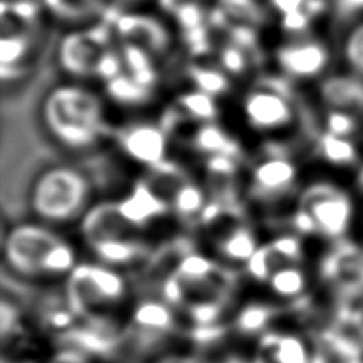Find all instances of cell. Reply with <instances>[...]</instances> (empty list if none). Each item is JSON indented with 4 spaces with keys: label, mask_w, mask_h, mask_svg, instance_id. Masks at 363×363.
I'll use <instances>...</instances> for the list:
<instances>
[{
    "label": "cell",
    "mask_w": 363,
    "mask_h": 363,
    "mask_svg": "<svg viewBox=\"0 0 363 363\" xmlns=\"http://www.w3.org/2000/svg\"><path fill=\"white\" fill-rule=\"evenodd\" d=\"M91 196L93 185L85 172L70 164H51L32 180L28 204L38 223L62 226L83 220Z\"/></svg>",
    "instance_id": "obj_2"
},
{
    "label": "cell",
    "mask_w": 363,
    "mask_h": 363,
    "mask_svg": "<svg viewBox=\"0 0 363 363\" xmlns=\"http://www.w3.org/2000/svg\"><path fill=\"white\" fill-rule=\"evenodd\" d=\"M94 255L99 258L102 264L107 267H126L135 262H140L147 257V247L140 241H135L131 236L110 239V241L97 242L89 245Z\"/></svg>",
    "instance_id": "obj_16"
},
{
    "label": "cell",
    "mask_w": 363,
    "mask_h": 363,
    "mask_svg": "<svg viewBox=\"0 0 363 363\" xmlns=\"http://www.w3.org/2000/svg\"><path fill=\"white\" fill-rule=\"evenodd\" d=\"M309 2L311 0H268L269 6H272L282 18L298 11H308Z\"/></svg>",
    "instance_id": "obj_30"
},
{
    "label": "cell",
    "mask_w": 363,
    "mask_h": 363,
    "mask_svg": "<svg viewBox=\"0 0 363 363\" xmlns=\"http://www.w3.org/2000/svg\"><path fill=\"white\" fill-rule=\"evenodd\" d=\"M320 158L333 166H349L357 160V148L349 138H341L330 133H322L317 140Z\"/></svg>",
    "instance_id": "obj_20"
},
{
    "label": "cell",
    "mask_w": 363,
    "mask_h": 363,
    "mask_svg": "<svg viewBox=\"0 0 363 363\" xmlns=\"http://www.w3.org/2000/svg\"><path fill=\"white\" fill-rule=\"evenodd\" d=\"M342 57L351 72L363 79V21L355 24L342 40Z\"/></svg>",
    "instance_id": "obj_26"
},
{
    "label": "cell",
    "mask_w": 363,
    "mask_h": 363,
    "mask_svg": "<svg viewBox=\"0 0 363 363\" xmlns=\"http://www.w3.org/2000/svg\"><path fill=\"white\" fill-rule=\"evenodd\" d=\"M354 206L346 191L332 184H314L306 188L294 213V226L301 235H319L338 239L352 222Z\"/></svg>",
    "instance_id": "obj_5"
},
{
    "label": "cell",
    "mask_w": 363,
    "mask_h": 363,
    "mask_svg": "<svg viewBox=\"0 0 363 363\" xmlns=\"http://www.w3.org/2000/svg\"><path fill=\"white\" fill-rule=\"evenodd\" d=\"M177 107L185 112L188 118L199 121H211L217 116V107L213 102V96L203 93V91H190L179 97Z\"/></svg>",
    "instance_id": "obj_22"
},
{
    "label": "cell",
    "mask_w": 363,
    "mask_h": 363,
    "mask_svg": "<svg viewBox=\"0 0 363 363\" xmlns=\"http://www.w3.org/2000/svg\"><path fill=\"white\" fill-rule=\"evenodd\" d=\"M319 94L328 110L363 113V79L355 74L333 75L320 83Z\"/></svg>",
    "instance_id": "obj_12"
},
{
    "label": "cell",
    "mask_w": 363,
    "mask_h": 363,
    "mask_svg": "<svg viewBox=\"0 0 363 363\" xmlns=\"http://www.w3.org/2000/svg\"><path fill=\"white\" fill-rule=\"evenodd\" d=\"M62 238L43 223H18L4 238V263L19 281L50 279L51 258Z\"/></svg>",
    "instance_id": "obj_3"
},
{
    "label": "cell",
    "mask_w": 363,
    "mask_h": 363,
    "mask_svg": "<svg viewBox=\"0 0 363 363\" xmlns=\"http://www.w3.org/2000/svg\"><path fill=\"white\" fill-rule=\"evenodd\" d=\"M107 91L116 102L123 104H142L150 94V88L134 80L131 75H120L107 82Z\"/></svg>",
    "instance_id": "obj_23"
},
{
    "label": "cell",
    "mask_w": 363,
    "mask_h": 363,
    "mask_svg": "<svg viewBox=\"0 0 363 363\" xmlns=\"http://www.w3.org/2000/svg\"><path fill=\"white\" fill-rule=\"evenodd\" d=\"M252 193L263 201L279 199L294 188L296 166L282 155H269L252 171Z\"/></svg>",
    "instance_id": "obj_10"
},
{
    "label": "cell",
    "mask_w": 363,
    "mask_h": 363,
    "mask_svg": "<svg viewBox=\"0 0 363 363\" xmlns=\"http://www.w3.org/2000/svg\"><path fill=\"white\" fill-rule=\"evenodd\" d=\"M242 113L255 133H279L295 121V104L287 86L276 82L260 83L242 101Z\"/></svg>",
    "instance_id": "obj_6"
},
{
    "label": "cell",
    "mask_w": 363,
    "mask_h": 363,
    "mask_svg": "<svg viewBox=\"0 0 363 363\" xmlns=\"http://www.w3.org/2000/svg\"><path fill=\"white\" fill-rule=\"evenodd\" d=\"M279 69L295 80H311L319 77L330 62L327 45L313 38H295L276 51Z\"/></svg>",
    "instance_id": "obj_8"
},
{
    "label": "cell",
    "mask_w": 363,
    "mask_h": 363,
    "mask_svg": "<svg viewBox=\"0 0 363 363\" xmlns=\"http://www.w3.org/2000/svg\"><path fill=\"white\" fill-rule=\"evenodd\" d=\"M360 182H362V185H363V171H362V176H360Z\"/></svg>",
    "instance_id": "obj_35"
},
{
    "label": "cell",
    "mask_w": 363,
    "mask_h": 363,
    "mask_svg": "<svg viewBox=\"0 0 363 363\" xmlns=\"http://www.w3.org/2000/svg\"><path fill=\"white\" fill-rule=\"evenodd\" d=\"M2 363H30V362H6V360H4Z\"/></svg>",
    "instance_id": "obj_34"
},
{
    "label": "cell",
    "mask_w": 363,
    "mask_h": 363,
    "mask_svg": "<svg viewBox=\"0 0 363 363\" xmlns=\"http://www.w3.org/2000/svg\"><path fill=\"white\" fill-rule=\"evenodd\" d=\"M174 308L163 300L157 298H145L133 311V328L142 333L169 338L176 332V315Z\"/></svg>",
    "instance_id": "obj_14"
},
{
    "label": "cell",
    "mask_w": 363,
    "mask_h": 363,
    "mask_svg": "<svg viewBox=\"0 0 363 363\" xmlns=\"http://www.w3.org/2000/svg\"><path fill=\"white\" fill-rule=\"evenodd\" d=\"M220 57H222L223 69L228 70V72L239 74L245 69V55L242 48L236 43L225 47Z\"/></svg>",
    "instance_id": "obj_29"
},
{
    "label": "cell",
    "mask_w": 363,
    "mask_h": 363,
    "mask_svg": "<svg viewBox=\"0 0 363 363\" xmlns=\"http://www.w3.org/2000/svg\"><path fill=\"white\" fill-rule=\"evenodd\" d=\"M116 204L121 216L134 230L142 228L155 218L164 216L167 211L166 199L147 184H139L125 199Z\"/></svg>",
    "instance_id": "obj_13"
},
{
    "label": "cell",
    "mask_w": 363,
    "mask_h": 363,
    "mask_svg": "<svg viewBox=\"0 0 363 363\" xmlns=\"http://www.w3.org/2000/svg\"><path fill=\"white\" fill-rule=\"evenodd\" d=\"M193 145L209 157H217V155H235V145L231 144L228 135L216 125H206L193 138Z\"/></svg>",
    "instance_id": "obj_21"
},
{
    "label": "cell",
    "mask_w": 363,
    "mask_h": 363,
    "mask_svg": "<svg viewBox=\"0 0 363 363\" xmlns=\"http://www.w3.org/2000/svg\"><path fill=\"white\" fill-rule=\"evenodd\" d=\"M258 349L260 359L267 363H327L322 352L311 347L303 336L294 333H264Z\"/></svg>",
    "instance_id": "obj_11"
},
{
    "label": "cell",
    "mask_w": 363,
    "mask_h": 363,
    "mask_svg": "<svg viewBox=\"0 0 363 363\" xmlns=\"http://www.w3.org/2000/svg\"><path fill=\"white\" fill-rule=\"evenodd\" d=\"M128 282L118 271L99 263H80L70 272L64 290L70 309L77 317L106 315L126 298Z\"/></svg>",
    "instance_id": "obj_4"
},
{
    "label": "cell",
    "mask_w": 363,
    "mask_h": 363,
    "mask_svg": "<svg viewBox=\"0 0 363 363\" xmlns=\"http://www.w3.org/2000/svg\"><path fill=\"white\" fill-rule=\"evenodd\" d=\"M155 363H198V362L193 360L191 357H166Z\"/></svg>",
    "instance_id": "obj_32"
},
{
    "label": "cell",
    "mask_w": 363,
    "mask_h": 363,
    "mask_svg": "<svg viewBox=\"0 0 363 363\" xmlns=\"http://www.w3.org/2000/svg\"><path fill=\"white\" fill-rule=\"evenodd\" d=\"M107 29L72 32L62 38L57 50L61 69L77 79L96 75L99 62L107 53Z\"/></svg>",
    "instance_id": "obj_7"
},
{
    "label": "cell",
    "mask_w": 363,
    "mask_h": 363,
    "mask_svg": "<svg viewBox=\"0 0 363 363\" xmlns=\"http://www.w3.org/2000/svg\"><path fill=\"white\" fill-rule=\"evenodd\" d=\"M118 142L126 157L135 163L150 169L166 163L167 135L163 126L152 123H135L123 129Z\"/></svg>",
    "instance_id": "obj_9"
},
{
    "label": "cell",
    "mask_w": 363,
    "mask_h": 363,
    "mask_svg": "<svg viewBox=\"0 0 363 363\" xmlns=\"http://www.w3.org/2000/svg\"><path fill=\"white\" fill-rule=\"evenodd\" d=\"M218 11L223 19L236 18L242 21V28H245V24L254 26L263 19L260 5L255 0H220Z\"/></svg>",
    "instance_id": "obj_25"
},
{
    "label": "cell",
    "mask_w": 363,
    "mask_h": 363,
    "mask_svg": "<svg viewBox=\"0 0 363 363\" xmlns=\"http://www.w3.org/2000/svg\"><path fill=\"white\" fill-rule=\"evenodd\" d=\"M191 79L196 83L198 91H203V93L209 96H217L228 88V80H226V77L217 69L193 67Z\"/></svg>",
    "instance_id": "obj_27"
},
{
    "label": "cell",
    "mask_w": 363,
    "mask_h": 363,
    "mask_svg": "<svg viewBox=\"0 0 363 363\" xmlns=\"http://www.w3.org/2000/svg\"><path fill=\"white\" fill-rule=\"evenodd\" d=\"M346 363H363V360H360V359H351V360H347Z\"/></svg>",
    "instance_id": "obj_33"
},
{
    "label": "cell",
    "mask_w": 363,
    "mask_h": 363,
    "mask_svg": "<svg viewBox=\"0 0 363 363\" xmlns=\"http://www.w3.org/2000/svg\"><path fill=\"white\" fill-rule=\"evenodd\" d=\"M217 254L223 260L230 263H245L250 262V258L255 255L260 245L257 244L255 235L247 228H235L226 233L216 244Z\"/></svg>",
    "instance_id": "obj_17"
},
{
    "label": "cell",
    "mask_w": 363,
    "mask_h": 363,
    "mask_svg": "<svg viewBox=\"0 0 363 363\" xmlns=\"http://www.w3.org/2000/svg\"><path fill=\"white\" fill-rule=\"evenodd\" d=\"M40 121L51 140L69 152H86L107 133L99 94L79 83L50 88L40 104Z\"/></svg>",
    "instance_id": "obj_1"
},
{
    "label": "cell",
    "mask_w": 363,
    "mask_h": 363,
    "mask_svg": "<svg viewBox=\"0 0 363 363\" xmlns=\"http://www.w3.org/2000/svg\"><path fill=\"white\" fill-rule=\"evenodd\" d=\"M172 204L179 216L190 218L204 209V193L196 185L184 182V184L177 188V191L174 193Z\"/></svg>",
    "instance_id": "obj_24"
},
{
    "label": "cell",
    "mask_w": 363,
    "mask_h": 363,
    "mask_svg": "<svg viewBox=\"0 0 363 363\" xmlns=\"http://www.w3.org/2000/svg\"><path fill=\"white\" fill-rule=\"evenodd\" d=\"M357 129V115L341 112V110H328L325 116V133L351 138Z\"/></svg>",
    "instance_id": "obj_28"
},
{
    "label": "cell",
    "mask_w": 363,
    "mask_h": 363,
    "mask_svg": "<svg viewBox=\"0 0 363 363\" xmlns=\"http://www.w3.org/2000/svg\"><path fill=\"white\" fill-rule=\"evenodd\" d=\"M277 314V308L267 303H249L239 311L235 319V330L244 338L262 336L267 332L269 323Z\"/></svg>",
    "instance_id": "obj_18"
},
{
    "label": "cell",
    "mask_w": 363,
    "mask_h": 363,
    "mask_svg": "<svg viewBox=\"0 0 363 363\" xmlns=\"http://www.w3.org/2000/svg\"><path fill=\"white\" fill-rule=\"evenodd\" d=\"M268 287L281 300H301L308 289V279L298 264H289L274 271L268 281Z\"/></svg>",
    "instance_id": "obj_19"
},
{
    "label": "cell",
    "mask_w": 363,
    "mask_h": 363,
    "mask_svg": "<svg viewBox=\"0 0 363 363\" xmlns=\"http://www.w3.org/2000/svg\"><path fill=\"white\" fill-rule=\"evenodd\" d=\"M335 6L341 16H352L363 13V0H335Z\"/></svg>",
    "instance_id": "obj_31"
},
{
    "label": "cell",
    "mask_w": 363,
    "mask_h": 363,
    "mask_svg": "<svg viewBox=\"0 0 363 363\" xmlns=\"http://www.w3.org/2000/svg\"><path fill=\"white\" fill-rule=\"evenodd\" d=\"M118 28L121 34L128 37V40H133L129 43L140 47L142 50L158 51L167 45L166 29L155 19L138 16L120 18Z\"/></svg>",
    "instance_id": "obj_15"
}]
</instances>
